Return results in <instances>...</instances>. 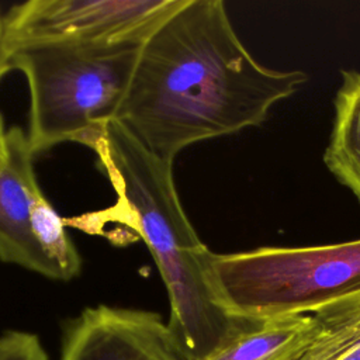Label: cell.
Returning <instances> with one entry per match:
<instances>
[{
  "instance_id": "1",
  "label": "cell",
  "mask_w": 360,
  "mask_h": 360,
  "mask_svg": "<svg viewBox=\"0 0 360 360\" xmlns=\"http://www.w3.org/2000/svg\"><path fill=\"white\" fill-rule=\"evenodd\" d=\"M301 70L260 65L221 0H184L142 44L115 121L173 165L193 143L260 125L304 83Z\"/></svg>"
},
{
  "instance_id": "2",
  "label": "cell",
  "mask_w": 360,
  "mask_h": 360,
  "mask_svg": "<svg viewBox=\"0 0 360 360\" xmlns=\"http://www.w3.org/2000/svg\"><path fill=\"white\" fill-rule=\"evenodd\" d=\"M117 200L101 211L66 218V226L121 242H145L167 290V328L183 360H204L255 321L229 315L217 301L205 271L208 248L188 221L174 184L173 165L142 145L117 121L91 149Z\"/></svg>"
},
{
  "instance_id": "3",
  "label": "cell",
  "mask_w": 360,
  "mask_h": 360,
  "mask_svg": "<svg viewBox=\"0 0 360 360\" xmlns=\"http://www.w3.org/2000/svg\"><path fill=\"white\" fill-rule=\"evenodd\" d=\"M143 42L31 44L6 55L7 70H20L30 87L34 155L62 142L96 146L117 118Z\"/></svg>"
},
{
  "instance_id": "4",
  "label": "cell",
  "mask_w": 360,
  "mask_h": 360,
  "mask_svg": "<svg viewBox=\"0 0 360 360\" xmlns=\"http://www.w3.org/2000/svg\"><path fill=\"white\" fill-rule=\"evenodd\" d=\"M205 271L218 304L235 318L309 314L360 290V239L229 255L208 249Z\"/></svg>"
},
{
  "instance_id": "5",
  "label": "cell",
  "mask_w": 360,
  "mask_h": 360,
  "mask_svg": "<svg viewBox=\"0 0 360 360\" xmlns=\"http://www.w3.org/2000/svg\"><path fill=\"white\" fill-rule=\"evenodd\" d=\"M27 132L0 114V262L69 281L82 270L65 219L44 195Z\"/></svg>"
},
{
  "instance_id": "6",
  "label": "cell",
  "mask_w": 360,
  "mask_h": 360,
  "mask_svg": "<svg viewBox=\"0 0 360 360\" xmlns=\"http://www.w3.org/2000/svg\"><path fill=\"white\" fill-rule=\"evenodd\" d=\"M183 1L30 0L4 14V56L31 44L143 42Z\"/></svg>"
},
{
  "instance_id": "7",
  "label": "cell",
  "mask_w": 360,
  "mask_h": 360,
  "mask_svg": "<svg viewBox=\"0 0 360 360\" xmlns=\"http://www.w3.org/2000/svg\"><path fill=\"white\" fill-rule=\"evenodd\" d=\"M60 360H183L159 314L97 305L65 326Z\"/></svg>"
},
{
  "instance_id": "8",
  "label": "cell",
  "mask_w": 360,
  "mask_h": 360,
  "mask_svg": "<svg viewBox=\"0 0 360 360\" xmlns=\"http://www.w3.org/2000/svg\"><path fill=\"white\" fill-rule=\"evenodd\" d=\"M301 340L280 360H360V290L309 312Z\"/></svg>"
},
{
  "instance_id": "9",
  "label": "cell",
  "mask_w": 360,
  "mask_h": 360,
  "mask_svg": "<svg viewBox=\"0 0 360 360\" xmlns=\"http://www.w3.org/2000/svg\"><path fill=\"white\" fill-rule=\"evenodd\" d=\"M323 162L360 201V72L343 70Z\"/></svg>"
},
{
  "instance_id": "10",
  "label": "cell",
  "mask_w": 360,
  "mask_h": 360,
  "mask_svg": "<svg viewBox=\"0 0 360 360\" xmlns=\"http://www.w3.org/2000/svg\"><path fill=\"white\" fill-rule=\"evenodd\" d=\"M309 323V314L255 321L204 360H280L301 340Z\"/></svg>"
},
{
  "instance_id": "11",
  "label": "cell",
  "mask_w": 360,
  "mask_h": 360,
  "mask_svg": "<svg viewBox=\"0 0 360 360\" xmlns=\"http://www.w3.org/2000/svg\"><path fill=\"white\" fill-rule=\"evenodd\" d=\"M0 360H48V356L37 335L8 330L0 335Z\"/></svg>"
},
{
  "instance_id": "12",
  "label": "cell",
  "mask_w": 360,
  "mask_h": 360,
  "mask_svg": "<svg viewBox=\"0 0 360 360\" xmlns=\"http://www.w3.org/2000/svg\"><path fill=\"white\" fill-rule=\"evenodd\" d=\"M3 20H4V15L0 13V80L8 73L6 66L4 49H3Z\"/></svg>"
}]
</instances>
